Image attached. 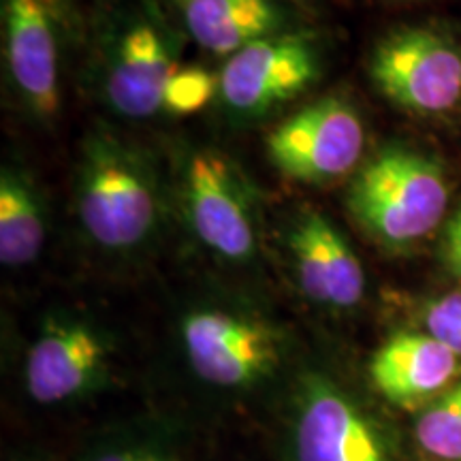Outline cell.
Returning a JSON list of instances; mask_svg holds the SVG:
<instances>
[{
    "label": "cell",
    "instance_id": "6",
    "mask_svg": "<svg viewBox=\"0 0 461 461\" xmlns=\"http://www.w3.org/2000/svg\"><path fill=\"white\" fill-rule=\"evenodd\" d=\"M194 374L218 387H246L274 370L278 338L269 327L222 310H197L182 325Z\"/></svg>",
    "mask_w": 461,
    "mask_h": 461
},
{
    "label": "cell",
    "instance_id": "14",
    "mask_svg": "<svg viewBox=\"0 0 461 461\" xmlns=\"http://www.w3.org/2000/svg\"><path fill=\"white\" fill-rule=\"evenodd\" d=\"M286 0H177L184 26L201 48L233 56L261 39L286 32Z\"/></svg>",
    "mask_w": 461,
    "mask_h": 461
},
{
    "label": "cell",
    "instance_id": "12",
    "mask_svg": "<svg viewBox=\"0 0 461 461\" xmlns=\"http://www.w3.org/2000/svg\"><path fill=\"white\" fill-rule=\"evenodd\" d=\"M461 370V357L431 333L403 331L372 357L370 376L380 395L411 406L440 395Z\"/></svg>",
    "mask_w": 461,
    "mask_h": 461
},
{
    "label": "cell",
    "instance_id": "17",
    "mask_svg": "<svg viewBox=\"0 0 461 461\" xmlns=\"http://www.w3.org/2000/svg\"><path fill=\"white\" fill-rule=\"evenodd\" d=\"M218 90V77L205 68H180L171 75L165 88L163 109L176 115L197 113L212 101Z\"/></svg>",
    "mask_w": 461,
    "mask_h": 461
},
{
    "label": "cell",
    "instance_id": "3",
    "mask_svg": "<svg viewBox=\"0 0 461 461\" xmlns=\"http://www.w3.org/2000/svg\"><path fill=\"white\" fill-rule=\"evenodd\" d=\"M370 73L393 105L417 115H442L461 103V51L429 28H403L376 45Z\"/></svg>",
    "mask_w": 461,
    "mask_h": 461
},
{
    "label": "cell",
    "instance_id": "15",
    "mask_svg": "<svg viewBox=\"0 0 461 461\" xmlns=\"http://www.w3.org/2000/svg\"><path fill=\"white\" fill-rule=\"evenodd\" d=\"M45 216L37 190L24 173L3 169L0 176V261L22 267L41 255Z\"/></svg>",
    "mask_w": 461,
    "mask_h": 461
},
{
    "label": "cell",
    "instance_id": "19",
    "mask_svg": "<svg viewBox=\"0 0 461 461\" xmlns=\"http://www.w3.org/2000/svg\"><path fill=\"white\" fill-rule=\"evenodd\" d=\"M445 257L451 272L461 280V210L448 221L445 230Z\"/></svg>",
    "mask_w": 461,
    "mask_h": 461
},
{
    "label": "cell",
    "instance_id": "2",
    "mask_svg": "<svg viewBox=\"0 0 461 461\" xmlns=\"http://www.w3.org/2000/svg\"><path fill=\"white\" fill-rule=\"evenodd\" d=\"M77 214L88 238L109 252L141 246L158 221L157 184L146 160L113 137H92L77 169Z\"/></svg>",
    "mask_w": 461,
    "mask_h": 461
},
{
    "label": "cell",
    "instance_id": "20",
    "mask_svg": "<svg viewBox=\"0 0 461 461\" xmlns=\"http://www.w3.org/2000/svg\"><path fill=\"white\" fill-rule=\"evenodd\" d=\"M99 461H171L167 455L152 451V448H126V451H113L103 455Z\"/></svg>",
    "mask_w": 461,
    "mask_h": 461
},
{
    "label": "cell",
    "instance_id": "11",
    "mask_svg": "<svg viewBox=\"0 0 461 461\" xmlns=\"http://www.w3.org/2000/svg\"><path fill=\"white\" fill-rule=\"evenodd\" d=\"M105 359V344L90 327L79 322L50 325L28 350V393L39 403L65 402L95 383Z\"/></svg>",
    "mask_w": 461,
    "mask_h": 461
},
{
    "label": "cell",
    "instance_id": "1",
    "mask_svg": "<svg viewBox=\"0 0 461 461\" xmlns=\"http://www.w3.org/2000/svg\"><path fill=\"white\" fill-rule=\"evenodd\" d=\"M348 207L367 233L403 248L434 230L448 207V180L440 163L411 148L378 152L355 177Z\"/></svg>",
    "mask_w": 461,
    "mask_h": 461
},
{
    "label": "cell",
    "instance_id": "13",
    "mask_svg": "<svg viewBox=\"0 0 461 461\" xmlns=\"http://www.w3.org/2000/svg\"><path fill=\"white\" fill-rule=\"evenodd\" d=\"M173 58L163 32L149 22H137L124 32L107 75V96L126 118H149L163 107Z\"/></svg>",
    "mask_w": 461,
    "mask_h": 461
},
{
    "label": "cell",
    "instance_id": "5",
    "mask_svg": "<svg viewBox=\"0 0 461 461\" xmlns=\"http://www.w3.org/2000/svg\"><path fill=\"white\" fill-rule=\"evenodd\" d=\"M319 73L314 39L303 32H282L229 56L218 77V92L233 112L261 115L308 90Z\"/></svg>",
    "mask_w": 461,
    "mask_h": 461
},
{
    "label": "cell",
    "instance_id": "16",
    "mask_svg": "<svg viewBox=\"0 0 461 461\" xmlns=\"http://www.w3.org/2000/svg\"><path fill=\"white\" fill-rule=\"evenodd\" d=\"M419 447L431 457L461 461V383L442 391L414 425Z\"/></svg>",
    "mask_w": 461,
    "mask_h": 461
},
{
    "label": "cell",
    "instance_id": "21",
    "mask_svg": "<svg viewBox=\"0 0 461 461\" xmlns=\"http://www.w3.org/2000/svg\"><path fill=\"white\" fill-rule=\"evenodd\" d=\"M286 3H291L293 7H308L310 0H286Z\"/></svg>",
    "mask_w": 461,
    "mask_h": 461
},
{
    "label": "cell",
    "instance_id": "10",
    "mask_svg": "<svg viewBox=\"0 0 461 461\" xmlns=\"http://www.w3.org/2000/svg\"><path fill=\"white\" fill-rule=\"evenodd\" d=\"M302 291L316 303L353 308L361 302L366 276L344 235L319 212H305L288 235Z\"/></svg>",
    "mask_w": 461,
    "mask_h": 461
},
{
    "label": "cell",
    "instance_id": "9",
    "mask_svg": "<svg viewBox=\"0 0 461 461\" xmlns=\"http://www.w3.org/2000/svg\"><path fill=\"white\" fill-rule=\"evenodd\" d=\"M295 447L297 461H387L359 408L322 380L305 389Z\"/></svg>",
    "mask_w": 461,
    "mask_h": 461
},
{
    "label": "cell",
    "instance_id": "4",
    "mask_svg": "<svg viewBox=\"0 0 461 461\" xmlns=\"http://www.w3.org/2000/svg\"><path fill=\"white\" fill-rule=\"evenodd\" d=\"M366 148V129L353 105L322 99L276 126L267 154L276 169L293 180L325 184L350 173Z\"/></svg>",
    "mask_w": 461,
    "mask_h": 461
},
{
    "label": "cell",
    "instance_id": "8",
    "mask_svg": "<svg viewBox=\"0 0 461 461\" xmlns=\"http://www.w3.org/2000/svg\"><path fill=\"white\" fill-rule=\"evenodd\" d=\"M5 54L14 84L39 118H51L60 105V3L3 0Z\"/></svg>",
    "mask_w": 461,
    "mask_h": 461
},
{
    "label": "cell",
    "instance_id": "7",
    "mask_svg": "<svg viewBox=\"0 0 461 461\" xmlns=\"http://www.w3.org/2000/svg\"><path fill=\"white\" fill-rule=\"evenodd\" d=\"M186 212L203 244L229 261L257 250V227L240 171L214 149H201L186 167Z\"/></svg>",
    "mask_w": 461,
    "mask_h": 461
},
{
    "label": "cell",
    "instance_id": "18",
    "mask_svg": "<svg viewBox=\"0 0 461 461\" xmlns=\"http://www.w3.org/2000/svg\"><path fill=\"white\" fill-rule=\"evenodd\" d=\"M425 327L436 339L461 357V293L436 299L425 310Z\"/></svg>",
    "mask_w": 461,
    "mask_h": 461
}]
</instances>
